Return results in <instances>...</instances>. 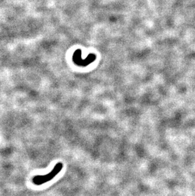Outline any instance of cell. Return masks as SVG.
Masks as SVG:
<instances>
[{
	"label": "cell",
	"instance_id": "obj_1",
	"mask_svg": "<svg viewBox=\"0 0 195 196\" xmlns=\"http://www.w3.org/2000/svg\"><path fill=\"white\" fill-rule=\"evenodd\" d=\"M63 166H64V165L62 163H57L55 166L54 168L48 174L44 175H37L34 176L32 179V182L36 185H41L43 184L50 182L53 179L56 175L59 173L62 170Z\"/></svg>",
	"mask_w": 195,
	"mask_h": 196
}]
</instances>
